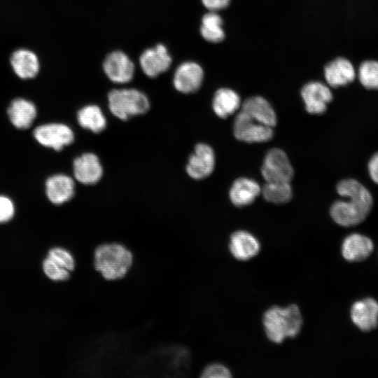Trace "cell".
I'll return each instance as SVG.
<instances>
[{
    "label": "cell",
    "mask_w": 378,
    "mask_h": 378,
    "mask_svg": "<svg viewBox=\"0 0 378 378\" xmlns=\"http://www.w3.org/2000/svg\"><path fill=\"white\" fill-rule=\"evenodd\" d=\"M336 190L346 200H337L332 204L330 214L332 220L343 227H351L362 223L373 205V197L369 190L354 178L340 181Z\"/></svg>",
    "instance_id": "cell-1"
},
{
    "label": "cell",
    "mask_w": 378,
    "mask_h": 378,
    "mask_svg": "<svg viewBox=\"0 0 378 378\" xmlns=\"http://www.w3.org/2000/svg\"><path fill=\"white\" fill-rule=\"evenodd\" d=\"M262 323L267 338L281 343L286 338L296 337L302 326V316L298 305L273 306L263 314Z\"/></svg>",
    "instance_id": "cell-2"
},
{
    "label": "cell",
    "mask_w": 378,
    "mask_h": 378,
    "mask_svg": "<svg viewBox=\"0 0 378 378\" xmlns=\"http://www.w3.org/2000/svg\"><path fill=\"white\" fill-rule=\"evenodd\" d=\"M132 262V253L121 244H103L94 250V267L108 281L124 277Z\"/></svg>",
    "instance_id": "cell-3"
},
{
    "label": "cell",
    "mask_w": 378,
    "mask_h": 378,
    "mask_svg": "<svg viewBox=\"0 0 378 378\" xmlns=\"http://www.w3.org/2000/svg\"><path fill=\"white\" fill-rule=\"evenodd\" d=\"M108 105L114 116L127 120L146 113L150 102L144 93L136 89H115L108 94Z\"/></svg>",
    "instance_id": "cell-4"
},
{
    "label": "cell",
    "mask_w": 378,
    "mask_h": 378,
    "mask_svg": "<svg viewBox=\"0 0 378 378\" xmlns=\"http://www.w3.org/2000/svg\"><path fill=\"white\" fill-rule=\"evenodd\" d=\"M235 138L246 143H262L273 136L272 127L257 122L243 111L235 117L233 124Z\"/></svg>",
    "instance_id": "cell-5"
},
{
    "label": "cell",
    "mask_w": 378,
    "mask_h": 378,
    "mask_svg": "<svg viewBox=\"0 0 378 378\" xmlns=\"http://www.w3.org/2000/svg\"><path fill=\"white\" fill-rule=\"evenodd\" d=\"M261 174L265 181L290 182L294 170L286 153L280 148L270 150L265 156Z\"/></svg>",
    "instance_id": "cell-6"
},
{
    "label": "cell",
    "mask_w": 378,
    "mask_h": 378,
    "mask_svg": "<svg viewBox=\"0 0 378 378\" xmlns=\"http://www.w3.org/2000/svg\"><path fill=\"white\" fill-rule=\"evenodd\" d=\"M36 140L41 145L60 150L74 139L72 130L62 123H50L37 127L34 131Z\"/></svg>",
    "instance_id": "cell-7"
},
{
    "label": "cell",
    "mask_w": 378,
    "mask_h": 378,
    "mask_svg": "<svg viewBox=\"0 0 378 378\" xmlns=\"http://www.w3.org/2000/svg\"><path fill=\"white\" fill-rule=\"evenodd\" d=\"M215 167V154L213 148L208 144L200 143L190 155L186 170L188 175L195 180L208 177Z\"/></svg>",
    "instance_id": "cell-8"
},
{
    "label": "cell",
    "mask_w": 378,
    "mask_h": 378,
    "mask_svg": "<svg viewBox=\"0 0 378 378\" xmlns=\"http://www.w3.org/2000/svg\"><path fill=\"white\" fill-rule=\"evenodd\" d=\"M104 71L113 83L124 84L130 82L134 74V65L130 57L122 51L108 54L104 63Z\"/></svg>",
    "instance_id": "cell-9"
},
{
    "label": "cell",
    "mask_w": 378,
    "mask_h": 378,
    "mask_svg": "<svg viewBox=\"0 0 378 378\" xmlns=\"http://www.w3.org/2000/svg\"><path fill=\"white\" fill-rule=\"evenodd\" d=\"M307 111L311 114H322L333 96L330 89L323 83L312 81L304 85L301 90Z\"/></svg>",
    "instance_id": "cell-10"
},
{
    "label": "cell",
    "mask_w": 378,
    "mask_h": 378,
    "mask_svg": "<svg viewBox=\"0 0 378 378\" xmlns=\"http://www.w3.org/2000/svg\"><path fill=\"white\" fill-rule=\"evenodd\" d=\"M203 78V69L198 64L186 62L176 69L173 83L177 91L184 94L192 93L200 89Z\"/></svg>",
    "instance_id": "cell-11"
},
{
    "label": "cell",
    "mask_w": 378,
    "mask_h": 378,
    "mask_svg": "<svg viewBox=\"0 0 378 378\" xmlns=\"http://www.w3.org/2000/svg\"><path fill=\"white\" fill-rule=\"evenodd\" d=\"M73 169L76 179L84 185L97 183L104 173L99 157L92 153H85L75 158Z\"/></svg>",
    "instance_id": "cell-12"
},
{
    "label": "cell",
    "mask_w": 378,
    "mask_h": 378,
    "mask_svg": "<svg viewBox=\"0 0 378 378\" xmlns=\"http://www.w3.org/2000/svg\"><path fill=\"white\" fill-rule=\"evenodd\" d=\"M139 63L144 73L155 78L166 71L172 64V57L162 44L146 49L140 56Z\"/></svg>",
    "instance_id": "cell-13"
},
{
    "label": "cell",
    "mask_w": 378,
    "mask_h": 378,
    "mask_svg": "<svg viewBox=\"0 0 378 378\" xmlns=\"http://www.w3.org/2000/svg\"><path fill=\"white\" fill-rule=\"evenodd\" d=\"M353 323L362 331L368 332L378 326V302L368 298L354 303L351 309Z\"/></svg>",
    "instance_id": "cell-14"
},
{
    "label": "cell",
    "mask_w": 378,
    "mask_h": 378,
    "mask_svg": "<svg viewBox=\"0 0 378 378\" xmlns=\"http://www.w3.org/2000/svg\"><path fill=\"white\" fill-rule=\"evenodd\" d=\"M229 250L237 260H248L259 253L260 244L251 233L245 230H238L230 236Z\"/></svg>",
    "instance_id": "cell-15"
},
{
    "label": "cell",
    "mask_w": 378,
    "mask_h": 378,
    "mask_svg": "<svg viewBox=\"0 0 378 378\" xmlns=\"http://www.w3.org/2000/svg\"><path fill=\"white\" fill-rule=\"evenodd\" d=\"M324 76L329 86L338 88L352 83L356 78V73L349 59L338 57L325 66Z\"/></svg>",
    "instance_id": "cell-16"
},
{
    "label": "cell",
    "mask_w": 378,
    "mask_h": 378,
    "mask_svg": "<svg viewBox=\"0 0 378 378\" xmlns=\"http://www.w3.org/2000/svg\"><path fill=\"white\" fill-rule=\"evenodd\" d=\"M373 248L370 238L359 233H353L344 239L342 254L348 261H362L370 255Z\"/></svg>",
    "instance_id": "cell-17"
},
{
    "label": "cell",
    "mask_w": 378,
    "mask_h": 378,
    "mask_svg": "<svg viewBox=\"0 0 378 378\" xmlns=\"http://www.w3.org/2000/svg\"><path fill=\"white\" fill-rule=\"evenodd\" d=\"M241 111L253 120L273 127L276 124V115L271 104L263 97L254 96L241 104Z\"/></svg>",
    "instance_id": "cell-18"
},
{
    "label": "cell",
    "mask_w": 378,
    "mask_h": 378,
    "mask_svg": "<svg viewBox=\"0 0 378 378\" xmlns=\"http://www.w3.org/2000/svg\"><path fill=\"white\" fill-rule=\"evenodd\" d=\"M46 195L55 204H62L70 200L75 193V183L72 178L65 174L49 177L46 183Z\"/></svg>",
    "instance_id": "cell-19"
},
{
    "label": "cell",
    "mask_w": 378,
    "mask_h": 378,
    "mask_svg": "<svg viewBox=\"0 0 378 378\" xmlns=\"http://www.w3.org/2000/svg\"><path fill=\"white\" fill-rule=\"evenodd\" d=\"M260 192L261 188L255 181L240 177L233 182L229 197L234 206L241 207L251 204Z\"/></svg>",
    "instance_id": "cell-20"
},
{
    "label": "cell",
    "mask_w": 378,
    "mask_h": 378,
    "mask_svg": "<svg viewBox=\"0 0 378 378\" xmlns=\"http://www.w3.org/2000/svg\"><path fill=\"white\" fill-rule=\"evenodd\" d=\"M10 64L15 74L22 79L34 78L40 69L38 57L27 49H18L13 52Z\"/></svg>",
    "instance_id": "cell-21"
},
{
    "label": "cell",
    "mask_w": 378,
    "mask_h": 378,
    "mask_svg": "<svg viewBox=\"0 0 378 378\" xmlns=\"http://www.w3.org/2000/svg\"><path fill=\"white\" fill-rule=\"evenodd\" d=\"M7 112L12 124L19 129L29 127L36 115L34 104L22 98L15 99Z\"/></svg>",
    "instance_id": "cell-22"
},
{
    "label": "cell",
    "mask_w": 378,
    "mask_h": 378,
    "mask_svg": "<svg viewBox=\"0 0 378 378\" xmlns=\"http://www.w3.org/2000/svg\"><path fill=\"white\" fill-rule=\"evenodd\" d=\"M239 94L232 89L223 88L214 94L212 108L217 116L226 118L233 114L241 106Z\"/></svg>",
    "instance_id": "cell-23"
},
{
    "label": "cell",
    "mask_w": 378,
    "mask_h": 378,
    "mask_svg": "<svg viewBox=\"0 0 378 378\" xmlns=\"http://www.w3.org/2000/svg\"><path fill=\"white\" fill-rule=\"evenodd\" d=\"M78 124L93 133H99L106 127V119L102 109L97 105L83 106L77 114Z\"/></svg>",
    "instance_id": "cell-24"
},
{
    "label": "cell",
    "mask_w": 378,
    "mask_h": 378,
    "mask_svg": "<svg viewBox=\"0 0 378 378\" xmlns=\"http://www.w3.org/2000/svg\"><path fill=\"white\" fill-rule=\"evenodd\" d=\"M200 33L209 42L218 43L224 39L223 20L216 11H209L202 17Z\"/></svg>",
    "instance_id": "cell-25"
},
{
    "label": "cell",
    "mask_w": 378,
    "mask_h": 378,
    "mask_svg": "<svg viewBox=\"0 0 378 378\" xmlns=\"http://www.w3.org/2000/svg\"><path fill=\"white\" fill-rule=\"evenodd\" d=\"M261 192L265 200L274 204H284L292 197V187L289 181H266Z\"/></svg>",
    "instance_id": "cell-26"
},
{
    "label": "cell",
    "mask_w": 378,
    "mask_h": 378,
    "mask_svg": "<svg viewBox=\"0 0 378 378\" xmlns=\"http://www.w3.org/2000/svg\"><path fill=\"white\" fill-rule=\"evenodd\" d=\"M358 77L361 85L368 90H378V61L366 60L358 69Z\"/></svg>",
    "instance_id": "cell-27"
},
{
    "label": "cell",
    "mask_w": 378,
    "mask_h": 378,
    "mask_svg": "<svg viewBox=\"0 0 378 378\" xmlns=\"http://www.w3.org/2000/svg\"><path fill=\"white\" fill-rule=\"evenodd\" d=\"M46 275L52 281H66L70 277V272L47 257L43 262Z\"/></svg>",
    "instance_id": "cell-28"
},
{
    "label": "cell",
    "mask_w": 378,
    "mask_h": 378,
    "mask_svg": "<svg viewBox=\"0 0 378 378\" xmlns=\"http://www.w3.org/2000/svg\"><path fill=\"white\" fill-rule=\"evenodd\" d=\"M48 257L69 272L74 270V258L66 249L59 247L53 248L49 251Z\"/></svg>",
    "instance_id": "cell-29"
},
{
    "label": "cell",
    "mask_w": 378,
    "mask_h": 378,
    "mask_svg": "<svg viewBox=\"0 0 378 378\" xmlns=\"http://www.w3.org/2000/svg\"><path fill=\"white\" fill-rule=\"evenodd\" d=\"M231 376V372L226 366L216 363L208 365L201 374L203 378H228Z\"/></svg>",
    "instance_id": "cell-30"
},
{
    "label": "cell",
    "mask_w": 378,
    "mask_h": 378,
    "mask_svg": "<svg viewBox=\"0 0 378 378\" xmlns=\"http://www.w3.org/2000/svg\"><path fill=\"white\" fill-rule=\"evenodd\" d=\"M14 212L12 201L7 197L0 195V223L9 221L13 217Z\"/></svg>",
    "instance_id": "cell-31"
},
{
    "label": "cell",
    "mask_w": 378,
    "mask_h": 378,
    "mask_svg": "<svg viewBox=\"0 0 378 378\" xmlns=\"http://www.w3.org/2000/svg\"><path fill=\"white\" fill-rule=\"evenodd\" d=\"M368 168L371 179L378 185V152L374 153L370 159Z\"/></svg>",
    "instance_id": "cell-32"
},
{
    "label": "cell",
    "mask_w": 378,
    "mask_h": 378,
    "mask_svg": "<svg viewBox=\"0 0 378 378\" xmlns=\"http://www.w3.org/2000/svg\"><path fill=\"white\" fill-rule=\"evenodd\" d=\"M230 0H202L203 5L209 11H217L225 8L230 4Z\"/></svg>",
    "instance_id": "cell-33"
}]
</instances>
